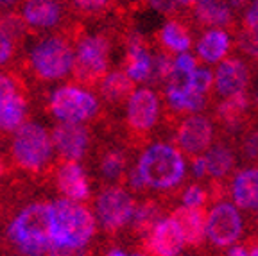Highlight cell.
<instances>
[{"label":"cell","instance_id":"6da1fadb","mask_svg":"<svg viewBox=\"0 0 258 256\" xmlns=\"http://www.w3.org/2000/svg\"><path fill=\"white\" fill-rule=\"evenodd\" d=\"M25 186H11L15 213L4 229V242L11 245L18 256H47L52 242V201H31L16 208Z\"/></svg>","mask_w":258,"mask_h":256},{"label":"cell","instance_id":"7a4b0ae2","mask_svg":"<svg viewBox=\"0 0 258 256\" xmlns=\"http://www.w3.org/2000/svg\"><path fill=\"white\" fill-rule=\"evenodd\" d=\"M85 32V24L74 20L63 31L40 38L27 56L20 59L22 74H27L40 84L54 83L72 74L76 43Z\"/></svg>","mask_w":258,"mask_h":256},{"label":"cell","instance_id":"3957f363","mask_svg":"<svg viewBox=\"0 0 258 256\" xmlns=\"http://www.w3.org/2000/svg\"><path fill=\"white\" fill-rule=\"evenodd\" d=\"M137 170L144 179L149 192H156V197L170 201L181 197L183 181L186 179V165L183 152L172 144L154 142L140 151Z\"/></svg>","mask_w":258,"mask_h":256},{"label":"cell","instance_id":"277c9868","mask_svg":"<svg viewBox=\"0 0 258 256\" xmlns=\"http://www.w3.org/2000/svg\"><path fill=\"white\" fill-rule=\"evenodd\" d=\"M52 136L47 129L36 122H25L9 144V165L11 170L24 172L34 183H48L52 181L54 168L57 160H54Z\"/></svg>","mask_w":258,"mask_h":256},{"label":"cell","instance_id":"5b68a950","mask_svg":"<svg viewBox=\"0 0 258 256\" xmlns=\"http://www.w3.org/2000/svg\"><path fill=\"white\" fill-rule=\"evenodd\" d=\"M118 41L115 25L95 34L85 32L76 43L72 79L86 90H99L109 74V57L113 43Z\"/></svg>","mask_w":258,"mask_h":256},{"label":"cell","instance_id":"8992f818","mask_svg":"<svg viewBox=\"0 0 258 256\" xmlns=\"http://www.w3.org/2000/svg\"><path fill=\"white\" fill-rule=\"evenodd\" d=\"M97 231V219L85 203L70 199L52 201V247L83 251Z\"/></svg>","mask_w":258,"mask_h":256},{"label":"cell","instance_id":"52a82bcc","mask_svg":"<svg viewBox=\"0 0 258 256\" xmlns=\"http://www.w3.org/2000/svg\"><path fill=\"white\" fill-rule=\"evenodd\" d=\"M161 99L153 88H140L125 106V118L118 131V142L131 151H142L151 142L160 122Z\"/></svg>","mask_w":258,"mask_h":256},{"label":"cell","instance_id":"ba28073f","mask_svg":"<svg viewBox=\"0 0 258 256\" xmlns=\"http://www.w3.org/2000/svg\"><path fill=\"white\" fill-rule=\"evenodd\" d=\"M48 111L59 122L72 124H93L104 113L99 99L76 84H64L54 90L48 100Z\"/></svg>","mask_w":258,"mask_h":256},{"label":"cell","instance_id":"9c48e42d","mask_svg":"<svg viewBox=\"0 0 258 256\" xmlns=\"http://www.w3.org/2000/svg\"><path fill=\"white\" fill-rule=\"evenodd\" d=\"M131 149L125 147L122 142H109V144H99L93 147L90 154L93 165V177L101 188H111V186H125L127 177L131 172Z\"/></svg>","mask_w":258,"mask_h":256},{"label":"cell","instance_id":"30bf717a","mask_svg":"<svg viewBox=\"0 0 258 256\" xmlns=\"http://www.w3.org/2000/svg\"><path fill=\"white\" fill-rule=\"evenodd\" d=\"M138 201L124 186L102 188L95 199V212L106 235L117 236L124 228H127Z\"/></svg>","mask_w":258,"mask_h":256},{"label":"cell","instance_id":"8fae6325","mask_svg":"<svg viewBox=\"0 0 258 256\" xmlns=\"http://www.w3.org/2000/svg\"><path fill=\"white\" fill-rule=\"evenodd\" d=\"M20 15L34 36L43 32H57L74 22L69 0H25Z\"/></svg>","mask_w":258,"mask_h":256},{"label":"cell","instance_id":"7c38bea8","mask_svg":"<svg viewBox=\"0 0 258 256\" xmlns=\"http://www.w3.org/2000/svg\"><path fill=\"white\" fill-rule=\"evenodd\" d=\"M172 136L176 147L192 161L205 156L208 149L214 145L217 133L212 118L201 113H192L179 120V124L174 127Z\"/></svg>","mask_w":258,"mask_h":256},{"label":"cell","instance_id":"4fadbf2b","mask_svg":"<svg viewBox=\"0 0 258 256\" xmlns=\"http://www.w3.org/2000/svg\"><path fill=\"white\" fill-rule=\"evenodd\" d=\"M244 235V220L237 206L228 201L215 203L208 210L206 244L212 249H230Z\"/></svg>","mask_w":258,"mask_h":256},{"label":"cell","instance_id":"5bb4252c","mask_svg":"<svg viewBox=\"0 0 258 256\" xmlns=\"http://www.w3.org/2000/svg\"><path fill=\"white\" fill-rule=\"evenodd\" d=\"M57 161H81L93 152L92 124L59 122L50 131Z\"/></svg>","mask_w":258,"mask_h":256},{"label":"cell","instance_id":"9a60e30c","mask_svg":"<svg viewBox=\"0 0 258 256\" xmlns=\"http://www.w3.org/2000/svg\"><path fill=\"white\" fill-rule=\"evenodd\" d=\"M212 120L217 131H222L230 136H237L246 127L258 124L251 109V93L240 92L231 97H224L212 102Z\"/></svg>","mask_w":258,"mask_h":256},{"label":"cell","instance_id":"2e32d148","mask_svg":"<svg viewBox=\"0 0 258 256\" xmlns=\"http://www.w3.org/2000/svg\"><path fill=\"white\" fill-rule=\"evenodd\" d=\"M188 20L194 31L199 32L224 29L235 38L240 31L238 15L228 0H199L194 8H188Z\"/></svg>","mask_w":258,"mask_h":256},{"label":"cell","instance_id":"e0dca14e","mask_svg":"<svg viewBox=\"0 0 258 256\" xmlns=\"http://www.w3.org/2000/svg\"><path fill=\"white\" fill-rule=\"evenodd\" d=\"M253 70L246 59L240 56H230L217 65L214 72V95L212 102L224 97H231L235 93L249 92Z\"/></svg>","mask_w":258,"mask_h":256},{"label":"cell","instance_id":"ac0fdd59","mask_svg":"<svg viewBox=\"0 0 258 256\" xmlns=\"http://www.w3.org/2000/svg\"><path fill=\"white\" fill-rule=\"evenodd\" d=\"M194 43V29L188 20V8H183V13L177 18H169L165 25L154 34V47L161 52L176 57L183 52H188Z\"/></svg>","mask_w":258,"mask_h":256},{"label":"cell","instance_id":"d6986e66","mask_svg":"<svg viewBox=\"0 0 258 256\" xmlns=\"http://www.w3.org/2000/svg\"><path fill=\"white\" fill-rule=\"evenodd\" d=\"M237 147L235 138L217 131L214 145L208 149L203 160H205V181L208 179H230L237 167Z\"/></svg>","mask_w":258,"mask_h":256},{"label":"cell","instance_id":"ffe728a7","mask_svg":"<svg viewBox=\"0 0 258 256\" xmlns=\"http://www.w3.org/2000/svg\"><path fill=\"white\" fill-rule=\"evenodd\" d=\"M170 206L172 203L163 197H144L138 201L133 219L127 226V235L137 240V244H140L161 220L167 219L165 215H170Z\"/></svg>","mask_w":258,"mask_h":256},{"label":"cell","instance_id":"44dd1931","mask_svg":"<svg viewBox=\"0 0 258 256\" xmlns=\"http://www.w3.org/2000/svg\"><path fill=\"white\" fill-rule=\"evenodd\" d=\"M52 181L64 199L76 201V203L90 201L92 192H90L88 174L77 161H57Z\"/></svg>","mask_w":258,"mask_h":256},{"label":"cell","instance_id":"7402d4cb","mask_svg":"<svg viewBox=\"0 0 258 256\" xmlns=\"http://www.w3.org/2000/svg\"><path fill=\"white\" fill-rule=\"evenodd\" d=\"M183 245L181 231L172 217H167L151 231L147 238L140 242V251L147 256H179Z\"/></svg>","mask_w":258,"mask_h":256},{"label":"cell","instance_id":"603a6c76","mask_svg":"<svg viewBox=\"0 0 258 256\" xmlns=\"http://www.w3.org/2000/svg\"><path fill=\"white\" fill-rule=\"evenodd\" d=\"M170 217L181 231L185 247L201 249L206 244V224H208V208H190L177 206L170 212Z\"/></svg>","mask_w":258,"mask_h":256},{"label":"cell","instance_id":"cb8c5ba5","mask_svg":"<svg viewBox=\"0 0 258 256\" xmlns=\"http://www.w3.org/2000/svg\"><path fill=\"white\" fill-rule=\"evenodd\" d=\"M230 196L233 197L237 208L246 212L258 210V165L240 168L230 184Z\"/></svg>","mask_w":258,"mask_h":256},{"label":"cell","instance_id":"d4e9b609","mask_svg":"<svg viewBox=\"0 0 258 256\" xmlns=\"http://www.w3.org/2000/svg\"><path fill=\"white\" fill-rule=\"evenodd\" d=\"M135 81L122 68L108 74L102 84L99 86V95L108 109H118L127 106L129 99L135 95Z\"/></svg>","mask_w":258,"mask_h":256},{"label":"cell","instance_id":"484cf974","mask_svg":"<svg viewBox=\"0 0 258 256\" xmlns=\"http://www.w3.org/2000/svg\"><path fill=\"white\" fill-rule=\"evenodd\" d=\"M235 48V40H231V34L224 29H210L205 31L196 45V52L199 56V61L208 65L221 63L226 59V56Z\"/></svg>","mask_w":258,"mask_h":256},{"label":"cell","instance_id":"4316f807","mask_svg":"<svg viewBox=\"0 0 258 256\" xmlns=\"http://www.w3.org/2000/svg\"><path fill=\"white\" fill-rule=\"evenodd\" d=\"M31 113V93L22 92L0 106V138L15 135L27 122Z\"/></svg>","mask_w":258,"mask_h":256},{"label":"cell","instance_id":"83f0119b","mask_svg":"<svg viewBox=\"0 0 258 256\" xmlns=\"http://www.w3.org/2000/svg\"><path fill=\"white\" fill-rule=\"evenodd\" d=\"M0 32L8 36L9 40L15 43V47L18 50L25 47L27 40L32 34V31L29 29V25L25 24V20L22 18L20 11L16 13H8V15H0Z\"/></svg>","mask_w":258,"mask_h":256},{"label":"cell","instance_id":"f1b7e54d","mask_svg":"<svg viewBox=\"0 0 258 256\" xmlns=\"http://www.w3.org/2000/svg\"><path fill=\"white\" fill-rule=\"evenodd\" d=\"M74 15L79 18H104L115 15L118 9V0H69Z\"/></svg>","mask_w":258,"mask_h":256},{"label":"cell","instance_id":"f546056e","mask_svg":"<svg viewBox=\"0 0 258 256\" xmlns=\"http://www.w3.org/2000/svg\"><path fill=\"white\" fill-rule=\"evenodd\" d=\"M237 154L244 163L258 165V124L246 127L235 136Z\"/></svg>","mask_w":258,"mask_h":256},{"label":"cell","instance_id":"4dcf8cb0","mask_svg":"<svg viewBox=\"0 0 258 256\" xmlns=\"http://www.w3.org/2000/svg\"><path fill=\"white\" fill-rule=\"evenodd\" d=\"M172 72H174V57H170L169 54L161 52V50L156 48L153 54V70H151V77L147 83L151 86H158L160 90H163L169 84Z\"/></svg>","mask_w":258,"mask_h":256},{"label":"cell","instance_id":"1f68e13d","mask_svg":"<svg viewBox=\"0 0 258 256\" xmlns=\"http://www.w3.org/2000/svg\"><path fill=\"white\" fill-rule=\"evenodd\" d=\"M27 81L18 70H2L0 72V106L22 92H27Z\"/></svg>","mask_w":258,"mask_h":256},{"label":"cell","instance_id":"d6a6232c","mask_svg":"<svg viewBox=\"0 0 258 256\" xmlns=\"http://www.w3.org/2000/svg\"><path fill=\"white\" fill-rule=\"evenodd\" d=\"M179 199H181L183 206H190V208H201V206L208 208V204L212 203L210 201V190L206 181H199V183L194 181V183H190L183 190Z\"/></svg>","mask_w":258,"mask_h":256},{"label":"cell","instance_id":"836d02e7","mask_svg":"<svg viewBox=\"0 0 258 256\" xmlns=\"http://www.w3.org/2000/svg\"><path fill=\"white\" fill-rule=\"evenodd\" d=\"M190 88L203 95H214V72L205 67H199L190 77Z\"/></svg>","mask_w":258,"mask_h":256},{"label":"cell","instance_id":"e575fe53","mask_svg":"<svg viewBox=\"0 0 258 256\" xmlns=\"http://www.w3.org/2000/svg\"><path fill=\"white\" fill-rule=\"evenodd\" d=\"M238 27H240L242 34L247 36H258V0H251L246 11L240 15L238 20Z\"/></svg>","mask_w":258,"mask_h":256},{"label":"cell","instance_id":"d590c367","mask_svg":"<svg viewBox=\"0 0 258 256\" xmlns=\"http://www.w3.org/2000/svg\"><path fill=\"white\" fill-rule=\"evenodd\" d=\"M235 50L247 56L254 63H258V36H247V34L238 32L235 36Z\"/></svg>","mask_w":258,"mask_h":256},{"label":"cell","instance_id":"8d00e7d4","mask_svg":"<svg viewBox=\"0 0 258 256\" xmlns=\"http://www.w3.org/2000/svg\"><path fill=\"white\" fill-rule=\"evenodd\" d=\"M198 68H199V61H198V57H194L192 54L183 52L174 57V70H176V72L194 74Z\"/></svg>","mask_w":258,"mask_h":256},{"label":"cell","instance_id":"74e56055","mask_svg":"<svg viewBox=\"0 0 258 256\" xmlns=\"http://www.w3.org/2000/svg\"><path fill=\"white\" fill-rule=\"evenodd\" d=\"M16 52H18V48L15 47V43L0 32V67H6L8 63H11L16 57Z\"/></svg>","mask_w":258,"mask_h":256},{"label":"cell","instance_id":"f35d334b","mask_svg":"<svg viewBox=\"0 0 258 256\" xmlns=\"http://www.w3.org/2000/svg\"><path fill=\"white\" fill-rule=\"evenodd\" d=\"M118 8L131 15V13L147 8V0H118Z\"/></svg>","mask_w":258,"mask_h":256},{"label":"cell","instance_id":"ab89813d","mask_svg":"<svg viewBox=\"0 0 258 256\" xmlns=\"http://www.w3.org/2000/svg\"><path fill=\"white\" fill-rule=\"evenodd\" d=\"M25 0H0V15H8V13H16L20 9Z\"/></svg>","mask_w":258,"mask_h":256},{"label":"cell","instance_id":"60d3db41","mask_svg":"<svg viewBox=\"0 0 258 256\" xmlns=\"http://www.w3.org/2000/svg\"><path fill=\"white\" fill-rule=\"evenodd\" d=\"M9 170H11L9 160H8V158H4V156H0V183H2V179H4V177L9 174Z\"/></svg>","mask_w":258,"mask_h":256},{"label":"cell","instance_id":"b9f144b4","mask_svg":"<svg viewBox=\"0 0 258 256\" xmlns=\"http://www.w3.org/2000/svg\"><path fill=\"white\" fill-rule=\"evenodd\" d=\"M228 256H249V252H247V249L242 244V245H233V247H230Z\"/></svg>","mask_w":258,"mask_h":256},{"label":"cell","instance_id":"7bdbcfd3","mask_svg":"<svg viewBox=\"0 0 258 256\" xmlns=\"http://www.w3.org/2000/svg\"><path fill=\"white\" fill-rule=\"evenodd\" d=\"M174 2H176L177 6H181V8H194L199 0H174Z\"/></svg>","mask_w":258,"mask_h":256},{"label":"cell","instance_id":"ee69618b","mask_svg":"<svg viewBox=\"0 0 258 256\" xmlns=\"http://www.w3.org/2000/svg\"><path fill=\"white\" fill-rule=\"evenodd\" d=\"M251 226H253V229L258 233V210H256V213L251 217Z\"/></svg>","mask_w":258,"mask_h":256},{"label":"cell","instance_id":"f6af8a7d","mask_svg":"<svg viewBox=\"0 0 258 256\" xmlns=\"http://www.w3.org/2000/svg\"><path fill=\"white\" fill-rule=\"evenodd\" d=\"M108 256H129V254H125V252L120 251V249H111V251L108 252Z\"/></svg>","mask_w":258,"mask_h":256},{"label":"cell","instance_id":"bcb514c9","mask_svg":"<svg viewBox=\"0 0 258 256\" xmlns=\"http://www.w3.org/2000/svg\"><path fill=\"white\" fill-rule=\"evenodd\" d=\"M129 256H147V254H144V252H138V254H129Z\"/></svg>","mask_w":258,"mask_h":256}]
</instances>
